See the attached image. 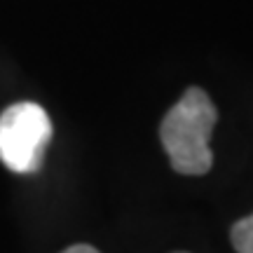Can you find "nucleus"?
Masks as SVG:
<instances>
[{"instance_id": "3", "label": "nucleus", "mask_w": 253, "mask_h": 253, "mask_svg": "<svg viewBox=\"0 0 253 253\" xmlns=\"http://www.w3.org/2000/svg\"><path fill=\"white\" fill-rule=\"evenodd\" d=\"M230 237H232V246L237 249V253H253V213L235 223Z\"/></svg>"}, {"instance_id": "5", "label": "nucleus", "mask_w": 253, "mask_h": 253, "mask_svg": "<svg viewBox=\"0 0 253 253\" xmlns=\"http://www.w3.org/2000/svg\"><path fill=\"white\" fill-rule=\"evenodd\" d=\"M181 253H183V251H181Z\"/></svg>"}, {"instance_id": "2", "label": "nucleus", "mask_w": 253, "mask_h": 253, "mask_svg": "<svg viewBox=\"0 0 253 253\" xmlns=\"http://www.w3.org/2000/svg\"><path fill=\"white\" fill-rule=\"evenodd\" d=\"M52 138L49 115L38 103L21 101L0 115V162L14 173H33Z\"/></svg>"}, {"instance_id": "1", "label": "nucleus", "mask_w": 253, "mask_h": 253, "mask_svg": "<svg viewBox=\"0 0 253 253\" xmlns=\"http://www.w3.org/2000/svg\"><path fill=\"white\" fill-rule=\"evenodd\" d=\"M218 113L209 94L190 87L160 126V138L171 167L183 176H204L213 164L209 136L216 126Z\"/></svg>"}, {"instance_id": "4", "label": "nucleus", "mask_w": 253, "mask_h": 253, "mask_svg": "<svg viewBox=\"0 0 253 253\" xmlns=\"http://www.w3.org/2000/svg\"><path fill=\"white\" fill-rule=\"evenodd\" d=\"M63 253H99L94 246H87V244H78V246H71V249H66Z\"/></svg>"}]
</instances>
